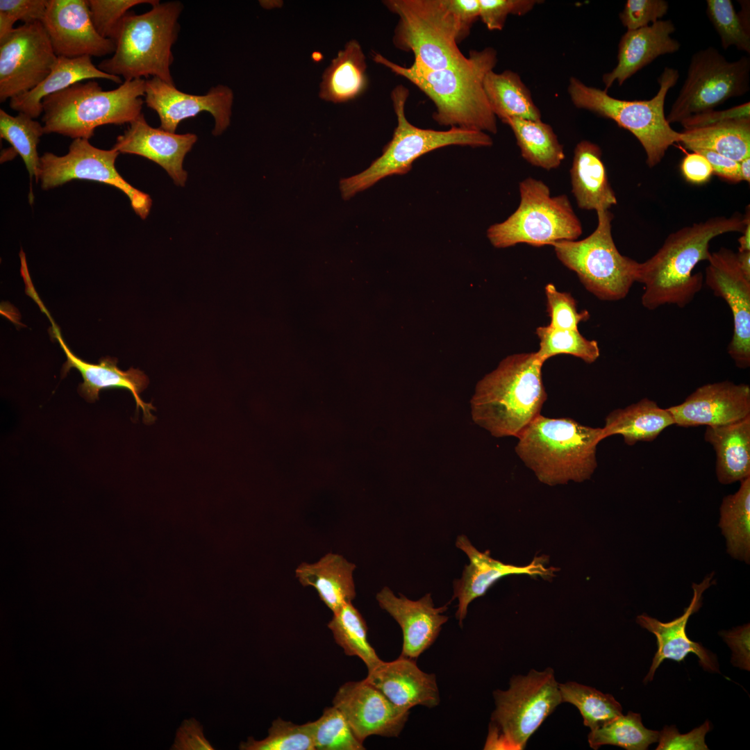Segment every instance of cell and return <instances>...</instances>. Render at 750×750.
Wrapping results in <instances>:
<instances>
[{"label":"cell","mask_w":750,"mask_h":750,"mask_svg":"<svg viewBox=\"0 0 750 750\" xmlns=\"http://www.w3.org/2000/svg\"><path fill=\"white\" fill-rule=\"evenodd\" d=\"M749 219L748 209L744 216L713 217L670 233L654 255L640 262L642 306L654 310L667 304L684 308L691 303L703 285L702 274L692 272L699 262L709 258L711 240L727 233H742Z\"/></svg>","instance_id":"1"},{"label":"cell","mask_w":750,"mask_h":750,"mask_svg":"<svg viewBox=\"0 0 750 750\" xmlns=\"http://www.w3.org/2000/svg\"><path fill=\"white\" fill-rule=\"evenodd\" d=\"M374 60L390 69L419 88L434 103L433 119L440 125L465 130L497 132V117L483 90L486 74L497 64V51L492 47L472 51L462 65L430 71L397 65L380 53Z\"/></svg>","instance_id":"2"},{"label":"cell","mask_w":750,"mask_h":750,"mask_svg":"<svg viewBox=\"0 0 750 750\" xmlns=\"http://www.w3.org/2000/svg\"><path fill=\"white\" fill-rule=\"evenodd\" d=\"M535 352L510 355L477 383L473 421L497 438H517L540 415L547 394Z\"/></svg>","instance_id":"3"},{"label":"cell","mask_w":750,"mask_h":750,"mask_svg":"<svg viewBox=\"0 0 750 750\" xmlns=\"http://www.w3.org/2000/svg\"><path fill=\"white\" fill-rule=\"evenodd\" d=\"M517 438L519 458L549 485L589 479L597 467V445L604 439L602 428L542 415Z\"/></svg>","instance_id":"4"},{"label":"cell","mask_w":750,"mask_h":750,"mask_svg":"<svg viewBox=\"0 0 750 750\" xmlns=\"http://www.w3.org/2000/svg\"><path fill=\"white\" fill-rule=\"evenodd\" d=\"M145 83L137 78L103 90L91 79L46 97L42 101L44 133L89 140L98 126L130 124L142 114Z\"/></svg>","instance_id":"5"},{"label":"cell","mask_w":750,"mask_h":750,"mask_svg":"<svg viewBox=\"0 0 750 750\" xmlns=\"http://www.w3.org/2000/svg\"><path fill=\"white\" fill-rule=\"evenodd\" d=\"M151 6L144 13L125 15L114 39L113 55L99 64L100 70L125 81L151 76L174 84L172 47L178 37L183 5L158 1Z\"/></svg>","instance_id":"6"},{"label":"cell","mask_w":750,"mask_h":750,"mask_svg":"<svg viewBox=\"0 0 750 750\" xmlns=\"http://www.w3.org/2000/svg\"><path fill=\"white\" fill-rule=\"evenodd\" d=\"M678 78L676 69L665 67L658 79L659 90L649 100L616 99L607 91L587 85L574 76L569 78L567 92L577 108L612 119L631 132L644 149L647 165L653 167L660 162L669 147L681 140L680 132L672 128L665 115L667 94Z\"/></svg>","instance_id":"7"},{"label":"cell","mask_w":750,"mask_h":750,"mask_svg":"<svg viewBox=\"0 0 750 750\" xmlns=\"http://www.w3.org/2000/svg\"><path fill=\"white\" fill-rule=\"evenodd\" d=\"M408 90L397 85L391 93L397 126L392 140L365 170L340 181V190L344 199L368 189L380 180L392 175L407 174L413 162L420 156L437 149L449 145L472 147H490L493 141L486 133L451 127L448 131L424 129L415 126L407 119L405 106Z\"/></svg>","instance_id":"8"},{"label":"cell","mask_w":750,"mask_h":750,"mask_svg":"<svg viewBox=\"0 0 750 750\" xmlns=\"http://www.w3.org/2000/svg\"><path fill=\"white\" fill-rule=\"evenodd\" d=\"M493 697L495 708L485 749H525L531 736L562 703L551 667L513 675L509 688L494 690Z\"/></svg>","instance_id":"9"},{"label":"cell","mask_w":750,"mask_h":750,"mask_svg":"<svg viewBox=\"0 0 750 750\" xmlns=\"http://www.w3.org/2000/svg\"><path fill=\"white\" fill-rule=\"evenodd\" d=\"M399 17L393 43L415 56L412 67L440 70L468 60L458 47L459 29L447 0H387Z\"/></svg>","instance_id":"10"},{"label":"cell","mask_w":750,"mask_h":750,"mask_svg":"<svg viewBox=\"0 0 750 750\" xmlns=\"http://www.w3.org/2000/svg\"><path fill=\"white\" fill-rule=\"evenodd\" d=\"M520 203L502 222L490 226L487 236L497 248L520 243L534 247L576 240L582 225L565 194L551 196L543 181L528 177L519 185Z\"/></svg>","instance_id":"11"},{"label":"cell","mask_w":750,"mask_h":750,"mask_svg":"<svg viewBox=\"0 0 750 750\" xmlns=\"http://www.w3.org/2000/svg\"><path fill=\"white\" fill-rule=\"evenodd\" d=\"M597 226L581 240H562L551 244L558 260L574 272L585 288L603 301L624 299L639 277L640 262L623 256L612 235V214L599 210Z\"/></svg>","instance_id":"12"},{"label":"cell","mask_w":750,"mask_h":750,"mask_svg":"<svg viewBox=\"0 0 750 750\" xmlns=\"http://www.w3.org/2000/svg\"><path fill=\"white\" fill-rule=\"evenodd\" d=\"M750 58L728 61L715 47L694 53L687 76L666 117L669 124L681 123L695 115L715 110L727 100L750 89Z\"/></svg>","instance_id":"13"},{"label":"cell","mask_w":750,"mask_h":750,"mask_svg":"<svg viewBox=\"0 0 750 750\" xmlns=\"http://www.w3.org/2000/svg\"><path fill=\"white\" fill-rule=\"evenodd\" d=\"M119 153L92 145L88 140L74 139L62 156L44 153L40 157L39 181L49 190L73 179H85L112 185L128 198L135 212L146 219L152 205L150 196L129 184L117 172L115 161Z\"/></svg>","instance_id":"14"},{"label":"cell","mask_w":750,"mask_h":750,"mask_svg":"<svg viewBox=\"0 0 750 750\" xmlns=\"http://www.w3.org/2000/svg\"><path fill=\"white\" fill-rule=\"evenodd\" d=\"M57 56L41 22L24 24L0 42V101L39 85L51 72Z\"/></svg>","instance_id":"15"},{"label":"cell","mask_w":750,"mask_h":750,"mask_svg":"<svg viewBox=\"0 0 750 750\" xmlns=\"http://www.w3.org/2000/svg\"><path fill=\"white\" fill-rule=\"evenodd\" d=\"M704 282L713 294L722 298L733 316V333L727 351L740 369L750 366V280L741 272L736 253L722 247L711 252Z\"/></svg>","instance_id":"16"},{"label":"cell","mask_w":750,"mask_h":750,"mask_svg":"<svg viewBox=\"0 0 750 750\" xmlns=\"http://www.w3.org/2000/svg\"><path fill=\"white\" fill-rule=\"evenodd\" d=\"M144 97L147 106L155 110L160 118V128L169 132L175 133L180 122L203 111L210 112L214 118L215 136L226 131L231 122L233 92L226 85H218L204 95H194L151 77L146 80Z\"/></svg>","instance_id":"17"},{"label":"cell","mask_w":750,"mask_h":750,"mask_svg":"<svg viewBox=\"0 0 750 750\" xmlns=\"http://www.w3.org/2000/svg\"><path fill=\"white\" fill-rule=\"evenodd\" d=\"M333 703L362 743L372 735L399 736L409 716V710L393 704L365 679L345 683L338 689Z\"/></svg>","instance_id":"18"},{"label":"cell","mask_w":750,"mask_h":750,"mask_svg":"<svg viewBox=\"0 0 750 750\" xmlns=\"http://www.w3.org/2000/svg\"><path fill=\"white\" fill-rule=\"evenodd\" d=\"M41 23L57 56L102 57L115 51L114 41L96 31L87 0H48Z\"/></svg>","instance_id":"19"},{"label":"cell","mask_w":750,"mask_h":750,"mask_svg":"<svg viewBox=\"0 0 750 750\" xmlns=\"http://www.w3.org/2000/svg\"><path fill=\"white\" fill-rule=\"evenodd\" d=\"M667 409L679 426L727 425L750 416V387L730 381L707 383Z\"/></svg>","instance_id":"20"},{"label":"cell","mask_w":750,"mask_h":750,"mask_svg":"<svg viewBox=\"0 0 750 750\" xmlns=\"http://www.w3.org/2000/svg\"><path fill=\"white\" fill-rule=\"evenodd\" d=\"M456 546L464 551L469 560V565L465 567L462 577L453 583V599H457L458 601L456 617L460 626L462 625L467 616L470 603L483 596L501 578L508 575L526 574L549 579L557 571L555 567H547L544 565L545 558L542 557H535L526 566L504 564L492 558L488 551L483 553L477 550L464 535L457 538Z\"/></svg>","instance_id":"21"},{"label":"cell","mask_w":750,"mask_h":750,"mask_svg":"<svg viewBox=\"0 0 750 750\" xmlns=\"http://www.w3.org/2000/svg\"><path fill=\"white\" fill-rule=\"evenodd\" d=\"M713 575H708L699 584L693 583L692 599L681 616L669 622H660L645 614L636 617V622L652 633L657 639L658 649L653 658L649 671L644 678V683L653 680L656 669L665 660L681 662L691 653L698 657L699 662L704 670L719 672L715 654L700 643L691 640L686 634V625L689 618L701 608L703 593L713 583Z\"/></svg>","instance_id":"22"},{"label":"cell","mask_w":750,"mask_h":750,"mask_svg":"<svg viewBox=\"0 0 750 750\" xmlns=\"http://www.w3.org/2000/svg\"><path fill=\"white\" fill-rule=\"evenodd\" d=\"M117 137L112 149L119 153L135 154L161 166L174 183L183 187L188 173L183 167L186 154L197 140L193 133L177 134L153 128L143 113Z\"/></svg>","instance_id":"23"},{"label":"cell","mask_w":750,"mask_h":750,"mask_svg":"<svg viewBox=\"0 0 750 750\" xmlns=\"http://www.w3.org/2000/svg\"><path fill=\"white\" fill-rule=\"evenodd\" d=\"M376 600L402 630L401 657L416 660L434 643L449 619L442 613L448 609L449 603L436 608L431 594L413 601L401 594L397 597L389 588L384 587L377 593Z\"/></svg>","instance_id":"24"},{"label":"cell","mask_w":750,"mask_h":750,"mask_svg":"<svg viewBox=\"0 0 750 750\" xmlns=\"http://www.w3.org/2000/svg\"><path fill=\"white\" fill-rule=\"evenodd\" d=\"M39 307L51 321L53 336L58 341L66 355L67 360L63 365L62 376H65L71 368H75L81 373L83 382L79 385L78 391L86 400L94 401L98 399L99 393L102 390H127L131 392L135 399L137 410L139 408H142L144 421L151 422L154 420L150 412L151 410L154 409L153 406L151 403L144 402L140 397V392L147 387L149 383L147 376L142 371L133 367H131L126 372L122 371L117 365V360L108 356L101 358L98 364H90L78 358L65 344L59 328L42 302L39 303Z\"/></svg>","instance_id":"25"},{"label":"cell","mask_w":750,"mask_h":750,"mask_svg":"<svg viewBox=\"0 0 750 750\" xmlns=\"http://www.w3.org/2000/svg\"><path fill=\"white\" fill-rule=\"evenodd\" d=\"M365 679L403 710L415 706L432 708L440 703L435 674L421 670L415 660L399 656L390 662L382 660L368 671Z\"/></svg>","instance_id":"26"},{"label":"cell","mask_w":750,"mask_h":750,"mask_svg":"<svg viewBox=\"0 0 750 750\" xmlns=\"http://www.w3.org/2000/svg\"><path fill=\"white\" fill-rule=\"evenodd\" d=\"M675 31L670 19H660L644 28L626 31L618 44L617 65L602 76L604 90L615 82L621 86L658 56L677 52L681 44L671 37Z\"/></svg>","instance_id":"27"},{"label":"cell","mask_w":750,"mask_h":750,"mask_svg":"<svg viewBox=\"0 0 750 750\" xmlns=\"http://www.w3.org/2000/svg\"><path fill=\"white\" fill-rule=\"evenodd\" d=\"M601 154L600 147L588 140L579 142L574 148L570 169L572 192L581 209L597 212L617 204Z\"/></svg>","instance_id":"28"},{"label":"cell","mask_w":750,"mask_h":750,"mask_svg":"<svg viewBox=\"0 0 750 750\" xmlns=\"http://www.w3.org/2000/svg\"><path fill=\"white\" fill-rule=\"evenodd\" d=\"M106 79L123 83L121 77L107 74L96 67L90 56L76 58L58 56L49 74L35 88L10 99V108L35 119L43 112L42 101L46 97L71 85L91 79Z\"/></svg>","instance_id":"29"},{"label":"cell","mask_w":750,"mask_h":750,"mask_svg":"<svg viewBox=\"0 0 750 750\" xmlns=\"http://www.w3.org/2000/svg\"><path fill=\"white\" fill-rule=\"evenodd\" d=\"M356 565L343 556L328 553L314 563L303 562L295 570L303 586H312L333 612L339 611L356 597L353 572Z\"/></svg>","instance_id":"30"},{"label":"cell","mask_w":750,"mask_h":750,"mask_svg":"<svg viewBox=\"0 0 750 750\" xmlns=\"http://www.w3.org/2000/svg\"><path fill=\"white\" fill-rule=\"evenodd\" d=\"M704 440L716 453V474L724 485L750 477V416L724 426H707Z\"/></svg>","instance_id":"31"},{"label":"cell","mask_w":750,"mask_h":750,"mask_svg":"<svg viewBox=\"0 0 750 750\" xmlns=\"http://www.w3.org/2000/svg\"><path fill=\"white\" fill-rule=\"evenodd\" d=\"M674 424L667 408L643 398L624 408L611 411L605 419L602 428L604 439L620 435L624 442L633 446L638 442H652L668 426Z\"/></svg>","instance_id":"32"},{"label":"cell","mask_w":750,"mask_h":750,"mask_svg":"<svg viewBox=\"0 0 750 750\" xmlns=\"http://www.w3.org/2000/svg\"><path fill=\"white\" fill-rule=\"evenodd\" d=\"M680 133V142L692 151L710 150L738 162L750 156V118L726 119Z\"/></svg>","instance_id":"33"},{"label":"cell","mask_w":750,"mask_h":750,"mask_svg":"<svg viewBox=\"0 0 750 750\" xmlns=\"http://www.w3.org/2000/svg\"><path fill=\"white\" fill-rule=\"evenodd\" d=\"M366 68L360 44L356 40L348 42L323 74L320 98L341 103L356 97L366 86Z\"/></svg>","instance_id":"34"},{"label":"cell","mask_w":750,"mask_h":750,"mask_svg":"<svg viewBox=\"0 0 750 750\" xmlns=\"http://www.w3.org/2000/svg\"><path fill=\"white\" fill-rule=\"evenodd\" d=\"M483 90L490 107L502 122L508 118L541 120V112L535 104L530 90L516 72H488L483 79Z\"/></svg>","instance_id":"35"},{"label":"cell","mask_w":750,"mask_h":750,"mask_svg":"<svg viewBox=\"0 0 750 750\" xmlns=\"http://www.w3.org/2000/svg\"><path fill=\"white\" fill-rule=\"evenodd\" d=\"M503 122L512 129L522 158L531 165L551 170L565 159L563 146L552 127L542 120L508 118Z\"/></svg>","instance_id":"36"},{"label":"cell","mask_w":750,"mask_h":750,"mask_svg":"<svg viewBox=\"0 0 750 750\" xmlns=\"http://www.w3.org/2000/svg\"><path fill=\"white\" fill-rule=\"evenodd\" d=\"M740 482L738 490L724 497L719 508V522L731 557L750 561V477Z\"/></svg>","instance_id":"37"},{"label":"cell","mask_w":750,"mask_h":750,"mask_svg":"<svg viewBox=\"0 0 750 750\" xmlns=\"http://www.w3.org/2000/svg\"><path fill=\"white\" fill-rule=\"evenodd\" d=\"M44 133V127L29 115L19 112L12 116L2 108L0 109V136L8 141L16 153L24 162L30 176L29 202L33 201L32 180L35 176L39 181L40 157L38 153V144Z\"/></svg>","instance_id":"38"},{"label":"cell","mask_w":750,"mask_h":750,"mask_svg":"<svg viewBox=\"0 0 750 750\" xmlns=\"http://www.w3.org/2000/svg\"><path fill=\"white\" fill-rule=\"evenodd\" d=\"M327 626L345 654L358 657L368 671L382 661L368 641L367 626L364 618L351 602L334 613Z\"/></svg>","instance_id":"39"},{"label":"cell","mask_w":750,"mask_h":750,"mask_svg":"<svg viewBox=\"0 0 750 750\" xmlns=\"http://www.w3.org/2000/svg\"><path fill=\"white\" fill-rule=\"evenodd\" d=\"M562 703L579 710L583 724L590 731L602 727L622 715L621 704L610 694L575 681L559 683Z\"/></svg>","instance_id":"40"},{"label":"cell","mask_w":750,"mask_h":750,"mask_svg":"<svg viewBox=\"0 0 750 750\" xmlns=\"http://www.w3.org/2000/svg\"><path fill=\"white\" fill-rule=\"evenodd\" d=\"M659 732L644 727L639 713L623 714L601 728L590 731L589 745L598 749L603 745H615L627 750H646L658 742Z\"/></svg>","instance_id":"41"},{"label":"cell","mask_w":750,"mask_h":750,"mask_svg":"<svg viewBox=\"0 0 750 750\" xmlns=\"http://www.w3.org/2000/svg\"><path fill=\"white\" fill-rule=\"evenodd\" d=\"M738 13L731 0H707L706 14L717 33L722 48L730 47L750 53L749 8L742 1Z\"/></svg>","instance_id":"42"},{"label":"cell","mask_w":750,"mask_h":750,"mask_svg":"<svg viewBox=\"0 0 750 750\" xmlns=\"http://www.w3.org/2000/svg\"><path fill=\"white\" fill-rule=\"evenodd\" d=\"M536 334L540 347L535 353L543 362L559 354L572 355L587 363H592L599 357L597 342L588 340L578 330L557 329L548 325L538 327Z\"/></svg>","instance_id":"43"},{"label":"cell","mask_w":750,"mask_h":750,"mask_svg":"<svg viewBox=\"0 0 750 750\" xmlns=\"http://www.w3.org/2000/svg\"><path fill=\"white\" fill-rule=\"evenodd\" d=\"M242 750H315L312 722L295 724L278 718L273 721L269 734L262 740L249 737L241 742Z\"/></svg>","instance_id":"44"},{"label":"cell","mask_w":750,"mask_h":750,"mask_svg":"<svg viewBox=\"0 0 750 750\" xmlns=\"http://www.w3.org/2000/svg\"><path fill=\"white\" fill-rule=\"evenodd\" d=\"M312 725L317 750L365 749L344 715L334 706L325 708L322 716L312 722Z\"/></svg>","instance_id":"45"},{"label":"cell","mask_w":750,"mask_h":750,"mask_svg":"<svg viewBox=\"0 0 750 750\" xmlns=\"http://www.w3.org/2000/svg\"><path fill=\"white\" fill-rule=\"evenodd\" d=\"M158 0H87L90 15L97 33L114 41L119 25L129 10L137 5H155Z\"/></svg>","instance_id":"46"},{"label":"cell","mask_w":750,"mask_h":750,"mask_svg":"<svg viewBox=\"0 0 750 750\" xmlns=\"http://www.w3.org/2000/svg\"><path fill=\"white\" fill-rule=\"evenodd\" d=\"M547 312L551 327L557 329L578 330V325L590 317L587 310L578 312L574 299L569 293L561 292L549 283L545 287Z\"/></svg>","instance_id":"47"},{"label":"cell","mask_w":750,"mask_h":750,"mask_svg":"<svg viewBox=\"0 0 750 750\" xmlns=\"http://www.w3.org/2000/svg\"><path fill=\"white\" fill-rule=\"evenodd\" d=\"M540 1L479 0V18L490 31L503 29L509 15H524Z\"/></svg>","instance_id":"48"},{"label":"cell","mask_w":750,"mask_h":750,"mask_svg":"<svg viewBox=\"0 0 750 750\" xmlns=\"http://www.w3.org/2000/svg\"><path fill=\"white\" fill-rule=\"evenodd\" d=\"M668 9L665 0H628L619 17L627 31L636 30L660 20Z\"/></svg>","instance_id":"49"},{"label":"cell","mask_w":750,"mask_h":750,"mask_svg":"<svg viewBox=\"0 0 750 750\" xmlns=\"http://www.w3.org/2000/svg\"><path fill=\"white\" fill-rule=\"evenodd\" d=\"M710 730V723L708 720L691 731L690 732L679 733L675 726H665L659 732L658 745L656 750L671 749H692V750H708V747L705 742V736Z\"/></svg>","instance_id":"50"},{"label":"cell","mask_w":750,"mask_h":750,"mask_svg":"<svg viewBox=\"0 0 750 750\" xmlns=\"http://www.w3.org/2000/svg\"><path fill=\"white\" fill-rule=\"evenodd\" d=\"M48 0H0V12L8 15L15 22H42Z\"/></svg>","instance_id":"51"},{"label":"cell","mask_w":750,"mask_h":750,"mask_svg":"<svg viewBox=\"0 0 750 750\" xmlns=\"http://www.w3.org/2000/svg\"><path fill=\"white\" fill-rule=\"evenodd\" d=\"M749 633V624L719 633L732 651L731 663L748 671L750 669Z\"/></svg>","instance_id":"52"},{"label":"cell","mask_w":750,"mask_h":750,"mask_svg":"<svg viewBox=\"0 0 750 750\" xmlns=\"http://www.w3.org/2000/svg\"><path fill=\"white\" fill-rule=\"evenodd\" d=\"M732 118H750L749 102L724 110H712L692 115L681 122V124L684 128H692Z\"/></svg>","instance_id":"53"},{"label":"cell","mask_w":750,"mask_h":750,"mask_svg":"<svg viewBox=\"0 0 750 750\" xmlns=\"http://www.w3.org/2000/svg\"><path fill=\"white\" fill-rule=\"evenodd\" d=\"M459 29V42L468 36L473 24L479 18V0H447Z\"/></svg>","instance_id":"54"},{"label":"cell","mask_w":750,"mask_h":750,"mask_svg":"<svg viewBox=\"0 0 750 750\" xmlns=\"http://www.w3.org/2000/svg\"><path fill=\"white\" fill-rule=\"evenodd\" d=\"M681 170L685 180L694 184L707 182L713 174L712 168L707 159L696 151H692L683 158L681 163Z\"/></svg>","instance_id":"55"},{"label":"cell","mask_w":750,"mask_h":750,"mask_svg":"<svg viewBox=\"0 0 750 750\" xmlns=\"http://www.w3.org/2000/svg\"><path fill=\"white\" fill-rule=\"evenodd\" d=\"M692 151L701 154L707 159L715 174L731 182L741 181L739 162L710 150L697 149Z\"/></svg>","instance_id":"56"},{"label":"cell","mask_w":750,"mask_h":750,"mask_svg":"<svg viewBox=\"0 0 750 750\" xmlns=\"http://www.w3.org/2000/svg\"><path fill=\"white\" fill-rule=\"evenodd\" d=\"M738 266L744 276L750 280V251H741L736 253Z\"/></svg>","instance_id":"57"},{"label":"cell","mask_w":750,"mask_h":750,"mask_svg":"<svg viewBox=\"0 0 750 750\" xmlns=\"http://www.w3.org/2000/svg\"><path fill=\"white\" fill-rule=\"evenodd\" d=\"M739 252L750 251V219L747 222L742 236L738 239Z\"/></svg>","instance_id":"58"},{"label":"cell","mask_w":750,"mask_h":750,"mask_svg":"<svg viewBox=\"0 0 750 750\" xmlns=\"http://www.w3.org/2000/svg\"><path fill=\"white\" fill-rule=\"evenodd\" d=\"M739 170L741 181H750V156L739 162Z\"/></svg>","instance_id":"59"}]
</instances>
